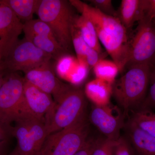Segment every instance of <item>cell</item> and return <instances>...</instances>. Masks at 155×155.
Here are the masks:
<instances>
[{
  "mask_svg": "<svg viewBox=\"0 0 155 155\" xmlns=\"http://www.w3.org/2000/svg\"><path fill=\"white\" fill-rule=\"evenodd\" d=\"M155 109V61L150 65L149 84L146 97L139 109Z\"/></svg>",
  "mask_w": 155,
  "mask_h": 155,
  "instance_id": "d4e9b609",
  "label": "cell"
},
{
  "mask_svg": "<svg viewBox=\"0 0 155 155\" xmlns=\"http://www.w3.org/2000/svg\"><path fill=\"white\" fill-rule=\"evenodd\" d=\"M8 155H21L18 152V150H17V149L15 148V149L11 153L9 154Z\"/></svg>",
  "mask_w": 155,
  "mask_h": 155,
  "instance_id": "836d02e7",
  "label": "cell"
},
{
  "mask_svg": "<svg viewBox=\"0 0 155 155\" xmlns=\"http://www.w3.org/2000/svg\"><path fill=\"white\" fill-rule=\"evenodd\" d=\"M146 14L155 23V0H148Z\"/></svg>",
  "mask_w": 155,
  "mask_h": 155,
  "instance_id": "4dcf8cb0",
  "label": "cell"
},
{
  "mask_svg": "<svg viewBox=\"0 0 155 155\" xmlns=\"http://www.w3.org/2000/svg\"><path fill=\"white\" fill-rule=\"evenodd\" d=\"M6 74L5 71L2 65V63L0 62V88L2 85L3 82H4V79H5V76Z\"/></svg>",
  "mask_w": 155,
  "mask_h": 155,
  "instance_id": "1f68e13d",
  "label": "cell"
},
{
  "mask_svg": "<svg viewBox=\"0 0 155 155\" xmlns=\"http://www.w3.org/2000/svg\"><path fill=\"white\" fill-rule=\"evenodd\" d=\"M23 31L24 35H41L57 39L51 28L39 19H33L23 23Z\"/></svg>",
  "mask_w": 155,
  "mask_h": 155,
  "instance_id": "cb8c5ba5",
  "label": "cell"
},
{
  "mask_svg": "<svg viewBox=\"0 0 155 155\" xmlns=\"http://www.w3.org/2000/svg\"><path fill=\"white\" fill-rule=\"evenodd\" d=\"M69 2L80 14L92 22L100 42L118 41L130 45L127 31L118 18L106 15L79 0H70Z\"/></svg>",
  "mask_w": 155,
  "mask_h": 155,
  "instance_id": "8992f818",
  "label": "cell"
},
{
  "mask_svg": "<svg viewBox=\"0 0 155 155\" xmlns=\"http://www.w3.org/2000/svg\"><path fill=\"white\" fill-rule=\"evenodd\" d=\"M89 131L85 114L70 127L48 136L38 155H74L86 144Z\"/></svg>",
  "mask_w": 155,
  "mask_h": 155,
  "instance_id": "277c9868",
  "label": "cell"
},
{
  "mask_svg": "<svg viewBox=\"0 0 155 155\" xmlns=\"http://www.w3.org/2000/svg\"><path fill=\"white\" fill-rule=\"evenodd\" d=\"M148 0H122L118 18L127 31L133 27L146 14Z\"/></svg>",
  "mask_w": 155,
  "mask_h": 155,
  "instance_id": "9a60e30c",
  "label": "cell"
},
{
  "mask_svg": "<svg viewBox=\"0 0 155 155\" xmlns=\"http://www.w3.org/2000/svg\"><path fill=\"white\" fill-rule=\"evenodd\" d=\"M73 24L78 29L84 40L89 46L100 53H104L96 29L92 22L81 15L75 16Z\"/></svg>",
  "mask_w": 155,
  "mask_h": 155,
  "instance_id": "d6986e66",
  "label": "cell"
},
{
  "mask_svg": "<svg viewBox=\"0 0 155 155\" xmlns=\"http://www.w3.org/2000/svg\"><path fill=\"white\" fill-rule=\"evenodd\" d=\"M23 94L25 107L30 116L41 119L52 110L55 105L51 95L25 80Z\"/></svg>",
  "mask_w": 155,
  "mask_h": 155,
  "instance_id": "7c38bea8",
  "label": "cell"
},
{
  "mask_svg": "<svg viewBox=\"0 0 155 155\" xmlns=\"http://www.w3.org/2000/svg\"><path fill=\"white\" fill-rule=\"evenodd\" d=\"M113 155H134L133 148L127 138L120 137L114 142Z\"/></svg>",
  "mask_w": 155,
  "mask_h": 155,
  "instance_id": "83f0119b",
  "label": "cell"
},
{
  "mask_svg": "<svg viewBox=\"0 0 155 155\" xmlns=\"http://www.w3.org/2000/svg\"><path fill=\"white\" fill-rule=\"evenodd\" d=\"M2 0H0V4H1V3H2Z\"/></svg>",
  "mask_w": 155,
  "mask_h": 155,
  "instance_id": "e575fe53",
  "label": "cell"
},
{
  "mask_svg": "<svg viewBox=\"0 0 155 155\" xmlns=\"http://www.w3.org/2000/svg\"><path fill=\"white\" fill-rule=\"evenodd\" d=\"M72 46L76 58L93 68L100 60L104 59V53H100L89 46L84 40L80 31L73 24L72 28Z\"/></svg>",
  "mask_w": 155,
  "mask_h": 155,
  "instance_id": "2e32d148",
  "label": "cell"
},
{
  "mask_svg": "<svg viewBox=\"0 0 155 155\" xmlns=\"http://www.w3.org/2000/svg\"><path fill=\"white\" fill-rule=\"evenodd\" d=\"M23 23L9 7L0 4V62L8 55L23 31Z\"/></svg>",
  "mask_w": 155,
  "mask_h": 155,
  "instance_id": "30bf717a",
  "label": "cell"
},
{
  "mask_svg": "<svg viewBox=\"0 0 155 155\" xmlns=\"http://www.w3.org/2000/svg\"><path fill=\"white\" fill-rule=\"evenodd\" d=\"M52 58L48 54L24 38L18 40L7 58L2 63L6 73L19 71L25 73L49 63Z\"/></svg>",
  "mask_w": 155,
  "mask_h": 155,
  "instance_id": "ba28073f",
  "label": "cell"
},
{
  "mask_svg": "<svg viewBox=\"0 0 155 155\" xmlns=\"http://www.w3.org/2000/svg\"><path fill=\"white\" fill-rule=\"evenodd\" d=\"M96 78L113 84L120 72L119 67L113 61L102 59L93 68Z\"/></svg>",
  "mask_w": 155,
  "mask_h": 155,
  "instance_id": "603a6c76",
  "label": "cell"
},
{
  "mask_svg": "<svg viewBox=\"0 0 155 155\" xmlns=\"http://www.w3.org/2000/svg\"><path fill=\"white\" fill-rule=\"evenodd\" d=\"M96 140L88 139L86 144L74 155H91L94 147Z\"/></svg>",
  "mask_w": 155,
  "mask_h": 155,
  "instance_id": "f546056e",
  "label": "cell"
},
{
  "mask_svg": "<svg viewBox=\"0 0 155 155\" xmlns=\"http://www.w3.org/2000/svg\"><path fill=\"white\" fill-rule=\"evenodd\" d=\"M24 79L43 91L54 97L58 103L72 87L63 83L57 78L50 63L25 73Z\"/></svg>",
  "mask_w": 155,
  "mask_h": 155,
  "instance_id": "8fae6325",
  "label": "cell"
},
{
  "mask_svg": "<svg viewBox=\"0 0 155 155\" xmlns=\"http://www.w3.org/2000/svg\"><path fill=\"white\" fill-rule=\"evenodd\" d=\"M69 1L41 0L36 14L46 23L58 41L69 52L72 46V28L75 15Z\"/></svg>",
  "mask_w": 155,
  "mask_h": 155,
  "instance_id": "7a4b0ae2",
  "label": "cell"
},
{
  "mask_svg": "<svg viewBox=\"0 0 155 155\" xmlns=\"http://www.w3.org/2000/svg\"><path fill=\"white\" fill-rule=\"evenodd\" d=\"M124 116L117 107L111 105H94L89 120L105 138L116 141L120 137V130L124 127Z\"/></svg>",
  "mask_w": 155,
  "mask_h": 155,
  "instance_id": "9c48e42d",
  "label": "cell"
},
{
  "mask_svg": "<svg viewBox=\"0 0 155 155\" xmlns=\"http://www.w3.org/2000/svg\"><path fill=\"white\" fill-rule=\"evenodd\" d=\"M41 0H2L3 3L9 7L20 21L24 23L33 19Z\"/></svg>",
  "mask_w": 155,
  "mask_h": 155,
  "instance_id": "44dd1931",
  "label": "cell"
},
{
  "mask_svg": "<svg viewBox=\"0 0 155 155\" xmlns=\"http://www.w3.org/2000/svg\"><path fill=\"white\" fill-rule=\"evenodd\" d=\"M12 127V135L17 140L16 147L21 155H38L40 150L31 135L27 124L23 119H19L15 122Z\"/></svg>",
  "mask_w": 155,
  "mask_h": 155,
  "instance_id": "e0dca14e",
  "label": "cell"
},
{
  "mask_svg": "<svg viewBox=\"0 0 155 155\" xmlns=\"http://www.w3.org/2000/svg\"><path fill=\"white\" fill-rule=\"evenodd\" d=\"M129 120L137 127L155 137V114L149 109H140L132 111Z\"/></svg>",
  "mask_w": 155,
  "mask_h": 155,
  "instance_id": "7402d4cb",
  "label": "cell"
},
{
  "mask_svg": "<svg viewBox=\"0 0 155 155\" xmlns=\"http://www.w3.org/2000/svg\"><path fill=\"white\" fill-rule=\"evenodd\" d=\"M89 69L84 62L69 54L60 58L56 66L59 75L75 84H79L86 78Z\"/></svg>",
  "mask_w": 155,
  "mask_h": 155,
  "instance_id": "4fadbf2b",
  "label": "cell"
},
{
  "mask_svg": "<svg viewBox=\"0 0 155 155\" xmlns=\"http://www.w3.org/2000/svg\"><path fill=\"white\" fill-rule=\"evenodd\" d=\"M92 6L102 13L118 18L117 11L114 9L111 0H90Z\"/></svg>",
  "mask_w": 155,
  "mask_h": 155,
  "instance_id": "4316f807",
  "label": "cell"
},
{
  "mask_svg": "<svg viewBox=\"0 0 155 155\" xmlns=\"http://www.w3.org/2000/svg\"><path fill=\"white\" fill-rule=\"evenodd\" d=\"M6 141L0 142V155H4Z\"/></svg>",
  "mask_w": 155,
  "mask_h": 155,
  "instance_id": "d6a6232c",
  "label": "cell"
},
{
  "mask_svg": "<svg viewBox=\"0 0 155 155\" xmlns=\"http://www.w3.org/2000/svg\"><path fill=\"white\" fill-rule=\"evenodd\" d=\"M25 38L57 61L63 56L69 54L56 39L33 35H25Z\"/></svg>",
  "mask_w": 155,
  "mask_h": 155,
  "instance_id": "ffe728a7",
  "label": "cell"
},
{
  "mask_svg": "<svg viewBox=\"0 0 155 155\" xmlns=\"http://www.w3.org/2000/svg\"><path fill=\"white\" fill-rule=\"evenodd\" d=\"M114 142L105 137L97 139L91 155H113Z\"/></svg>",
  "mask_w": 155,
  "mask_h": 155,
  "instance_id": "484cf974",
  "label": "cell"
},
{
  "mask_svg": "<svg viewBox=\"0 0 155 155\" xmlns=\"http://www.w3.org/2000/svg\"><path fill=\"white\" fill-rule=\"evenodd\" d=\"M25 79L16 72L6 73L0 88V122L11 126L28 116L23 94Z\"/></svg>",
  "mask_w": 155,
  "mask_h": 155,
  "instance_id": "5b68a950",
  "label": "cell"
},
{
  "mask_svg": "<svg viewBox=\"0 0 155 155\" xmlns=\"http://www.w3.org/2000/svg\"><path fill=\"white\" fill-rule=\"evenodd\" d=\"M85 97L83 91L72 87L59 102L55 103L45 118L48 136L70 127L86 114Z\"/></svg>",
  "mask_w": 155,
  "mask_h": 155,
  "instance_id": "3957f363",
  "label": "cell"
},
{
  "mask_svg": "<svg viewBox=\"0 0 155 155\" xmlns=\"http://www.w3.org/2000/svg\"><path fill=\"white\" fill-rule=\"evenodd\" d=\"M127 139L137 155H155V137L137 127L130 120L124 125Z\"/></svg>",
  "mask_w": 155,
  "mask_h": 155,
  "instance_id": "5bb4252c",
  "label": "cell"
},
{
  "mask_svg": "<svg viewBox=\"0 0 155 155\" xmlns=\"http://www.w3.org/2000/svg\"><path fill=\"white\" fill-rule=\"evenodd\" d=\"M155 61V23L146 14L138 22L130 43L129 57L126 67L138 64L151 65Z\"/></svg>",
  "mask_w": 155,
  "mask_h": 155,
  "instance_id": "52a82bcc",
  "label": "cell"
},
{
  "mask_svg": "<svg viewBox=\"0 0 155 155\" xmlns=\"http://www.w3.org/2000/svg\"><path fill=\"white\" fill-rule=\"evenodd\" d=\"M12 127L0 122V142L6 141L12 135Z\"/></svg>",
  "mask_w": 155,
  "mask_h": 155,
  "instance_id": "f1b7e54d",
  "label": "cell"
},
{
  "mask_svg": "<svg viewBox=\"0 0 155 155\" xmlns=\"http://www.w3.org/2000/svg\"><path fill=\"white\" fill-rule=\"evenodd\" d=\"M85 96L94 105L105 106L110 104L113 95V84L98 78L89 81L85 85Z\"/></svg>",
  "mask_w": 155,
  "mask_h": 155,
  "instance_id": "ac0fdd59",
  "label": "cell"
},
{
  "mask_svg": "<svg viewBox=\"0 0 155 155\" xmlns=\"http://www.w3.org/2000/svg\"><path fill=\"white\" fill-rule=\"evenodd\" d=\"M123 76L113 84V95L123 111L124 117L137 110L146 97L150 65L138 64L128 67Z\"/></svg>",
  "mask_w": 155,
  "mask_h": 155,
  "instance_id": "6da1fadb",
  "label": "cell"
}]
</instances>
